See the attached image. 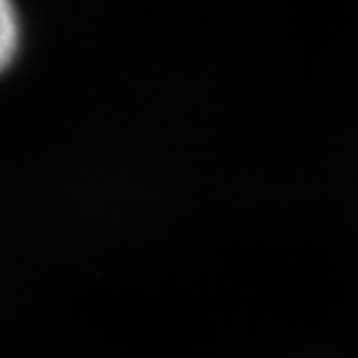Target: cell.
<instances>
[{"instance_id":"cell-1","label":"cell","mask_w":358,"mask_h":358,"mask_svg":"<svg viewBox=\"0 0 358 358\" xmlns=\"http://www.w3.org/2000/svg\"><path fill=\"white\" fill-rule=\"evenodd\" d=\"M20 48V20L10 3L0 0V73L15 60Z\"/></svg>"}]
</instances>
